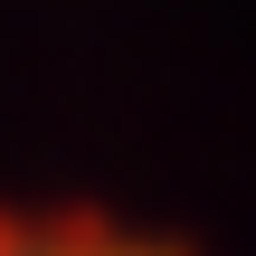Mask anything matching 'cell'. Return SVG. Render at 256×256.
<instances>
[{
	"instance_id": "6da1fadb",
	"label": "cell",
	"mask_w": 256,
	"mask_h": 256,
	"mask_svg": "<svg viewBox=\"0 0 256 256\" xmlns=\"http://www.w3.org/2000/svg\"><path fill=\"white\" fill-rule=\"evenodd\" d=\"M0 256H200L114 209H0Z\"/></svg>"
}]
</instances>
